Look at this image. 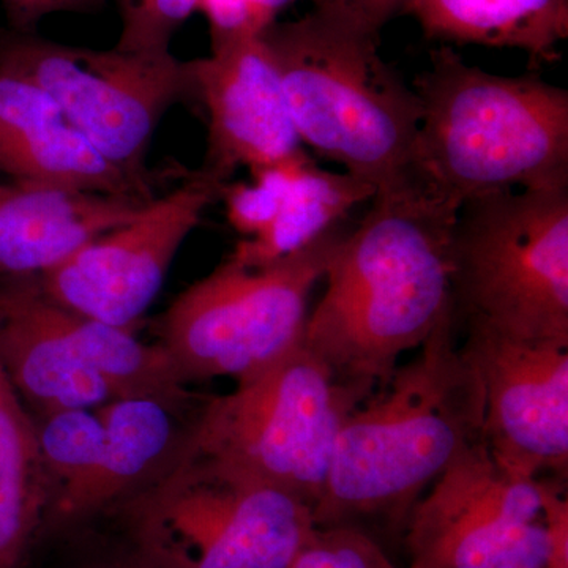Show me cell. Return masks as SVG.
<instances>
[{"mask_svg": "<svg viewBox=\"0 0 568 568\" xmlns=\"http://www.w3.org/2000/svg\"><path fill=\"white\" fill-rule=\"evenodd\" d=\"M148 203L37 183H0V274L43 275L132 220Z\"/></svg>", "mask_w": 568, "mask_h": 568, "instance_id": "16", "label": "cell"}, {"mask_svg": "<svg viewBox=\"0 0 568 568\" xmlns=\"http://www.w3.org/2000/svg\"><path fill=\"white\" fill-rule=\"evenodd\" d=\"M375 186L354 175L321 170L313 160L302 164L274 222L263 233L235 245L231 260L263 267L283 260L335 227L355 205L372 201Z\"/></svg>", "mask_w": 568, "mask_h": 568, "instance_id": "19", "label": "cell"}, {"mask_svg": "<svg viewBox=\"0 0 568 568\" xmlns=\"http://www.w3.org/2000/svg\"><path fill=\"white\" fill-rule=\"evenodd\" d=\"M409 511V568H547L540 478L497 465L478 440Z\"/></svg>", "mask_w": 568, "mask_h": 568, "instance_id": "10", "label": "cell"}, {"mask_svg": "<svg viewBox=\"0 0 568 568\" xmlns=\"http://www.w3.org/2000/svg\"><path fill=\"white\" fill-rule=\"evenodd\" d=\"M448 313L409 364L339 428L316 528L403 518L467 447L484 440L485 396Z\"/></svg>", "mask_w": 568, "mask_h": 568, "instance_id": "2", "label": "cell"}, {"mask_svg": "<svg viewBox=\"0 0 568 568\" xmlns=\"http://www.w3.org/2000/svg\"><path fill=\"white\" fill-rule=\"evenodd\" d=\"M36 420L43 465L59 489L77 484L99 463L106 428L99 407H69L41 414Z\"/></svg>", "mask_w": 568, "mask_h": 568, "instance_id": "22", "label": "cell"}, {"mask_svg": "<svg viewBox=\"0 0 568 568\" xmlns=\"http://www.w3.org/2000/svg\"><path fill=\"white\" fill-rule=\"evenodd\" d=\"M142 496L140 530L164 568H287L316 529L283 489L226 480L174 458Z\"/></svg>", "mask_w": 568, "mask_h": 568, "instance_id": "9", "label": "cell"}, {"mask_svg": "<svg viewBox=\"0 0 568 568\" xmlns=\"http://www.w3.org/2000/svg\"><path fill=\"white\" fill-rule=\"evenodd\" d=\"M0 173L13 182L153 200L108 162L48 93L0 74Z\"/></svg>", "mask_w": 568, "mask_h": 568, "instance_id": "14", "label": "cell"}, {"mask_svg": "<svg viewBox=\"0 0 568 568\" xmlns=\"http://www.w3.org/2000/svg\"><path fill=\"white\" fill-rule=\"evenodd\" d=\"M189 65L193 95L209 115L204 173L230 182L239 166L253 171L305 155L261 36L215 41L209 58Z\"/></svg>", "mask_w": 568, "mask_h": 568, "instance_id": "13", "label": "cell"}, {"mask_svg": "<svg viewBox=\"0 0 568 568\" xmlns=\"http://www.w3.org/2000/svg\"><path fill=\"white\" fill-rule=\"evenodd\" d=\"M13 278V276H11ZM0 366L22 402L41 414L111 402L102 377L82 361L37 276L0 287Z\"/></svg>", "mask_w": 568, "mask_h": 568, "instance_id": "15", "label": "cell"}, {"mask_svg": "<svg viewBox=\"0 0 568 568\" xmlns=\"http://www.w3.org/2000/svg\"><path fill=\"white\" fill-rule=\"evenodd\" d=\"M200 0H118L122 31L115 48L134 52L171 51V40L197 11Z\"/></svg>", "mask_w": 568, "mask_h": 568, "instance_id": "24", "label": "cell"}, {"mask_svg": "<svg viewBox=\"0 0 568 568\" xmlns=\"http://www.w3.org/2000/svg\"><path fill=\"white\" fill-rule=\"evenodd\" d=\"M261 39L302 144L376 193L418 182L420 100L381 58L377 33L313 9L301 20L274 22Z\"/></svg>", "mask_w": 568, "mask_h": 568, "instance_id": "4", "label": "cell"}, {"mask_svg": "<svg viewBox=\"0 0 568 568\" xmlns=\"http://www.w3.org/2000/svg\"><path fill=\"white\" fill-rule=\"evenodd\" d=\"M129 568H136V567H129ZM140 568H142V567H140Z\"/></svg>", "mask_w": 568, "mask_h": 568, "instance_id": "30", "label": "cell"}, {"mask_svg": "<svg viewBox=\"0 0 568 568\" xmlns=\"http://www.w3.org/2000/svg\"><path fill=\"white\" fill-rule=\"evenodd\" d=\"M313 3L317 10L338 14L379 36L381 29L405 9L406 0H313Z\"/></svg>", "mask_w": 568, "mask_h": 568, "instance_id": "28", "label": "cell"}, {"mask_svg": "<svg viewBox=\"0 0 568 568\" xmlns=\"http://www.w3.org/2000/svg\"><path fill=\"white\" fill-rule=\"evenodd\" d=\"M540 491L548 540L547 568H568V500L559 487L541 478Z\"/></svg>", "mask_w": 568, "mask_h": 568, "instance_id": "27", "label": "cell"}, {"mask_svg": "<svg viewBox=\"0 0 568 568\" xmlns=\"http://www.w3.org/2000/svg\"><path fill=\"white\" fill-rule=\"evenodd\" d=\"M0 74L48 93L108 162L142 185L164 112L193 95L189 62L171 51L71 47L7 24H0Z\"/></svg>", "mask_w": 568, "mask_h": 568, "instance_id": "8", "label": "cell"}, {"mask_svg": "<svg viewBox=\"0 0 568 568\" xmlns=\"http://www.w3.org/2000/svg\"><path fill=\"white\" fill-rule=\"evenodd\" d=\"M450 264L457 325L568 349V189L465 201Z\"/></svg>", "mask_w": 568, "mask_h": 568, "instance_id": "6", "label": "cell"}, {"mask_svg": "<svg viewBox=\"0 0 568 568\" xmlns=\"http://www.w3.org/2000/svg\"><path fill=\"white\" fill-rule=\"evenodd\" d=\"M36 420L0 366V568L20 567L50 497Z\"/></svg>", "mask_w": 568, "mask_h": 568, "instance_id": "20", "label": "cell"}, {"mask_svg": "<svg viewBox=\"0 0 568 568\" xmlns=\"http://www.w3.org/2000/svg\"><path fill=\"white\" fill-rule=\"evenodd\" d=\"M104 0H0L7 26L17 31L36 32L37 24L54 13L91 11Z\"/></svg>", "mask_w": 568, "mask_h": 568, "instance_id": "29", "label": "cell"}, {"mask_svg": "<svg viewBox=\"0 0 568 568\" xmlns=\"http://www.w3.org/2000/svg\"><path fill=\"white\" fill-rule=\"evenodd\" d=\"M287 568L398 567L372 537L354 525H339L313 530Z\"/></svg>", "mask_w": 568, "mask_h": 568, "instance_id": "25", "label": "cell"}, {"mask_svg": "<svg viewBox=\"0 0 568 568\" xmlns=\"http://www.w3.org/2000/svg\"><path fill=\"white\" fill-rule=\"evenodd\" d=\"M463 353L485 396L484 440L504 469L528 478L567 476L568 349L466 328Z\"/></svg>", "mask_w": 568, "mask_h": 568, "instance_id": "12", "label": "cell"}, {"mask_svg": "<svg viewBox=\"0 0 568 568\" xmlns=\"http://www.w3.org/2000/svg\"><path fill=\"white\" fill-rule=\"evenodd\" d=\"M417 181L458 207L470 197L568 189V92L536 74L500 77L444 47L414 82Z\"/></svg>", "mask_w": 568, "mask_h": 568, "instance_id": "3", "label": "cell"}, {"mask_svg": "<svg viewBox=\"0 0 568 568\" xmlns=\"http://www.w3.org/2000/svg\"><path fill=\"white\" fill-rule=\"evenodd\" d=\"M346 233L338 224L263 267L224 261L160 321L159 345L183 383L253 375L304 339L308 301Z\"/></svg>", "mask_w": 568, "mask_h": 568, "instance_id": "7", "label": "cell"}, {"mask_svg": "<svg viewBox=\"0 0 568 568\" xmlns=\"http://www.w3.org/2000/svg\"><path fill=\"white\" fill-rule=\"evenodd\" d=\"M59 316L78 354L102 377L112 398H151L168 406L185 398V383L162 345H144L132 328L81 316L61 305Z\"/></svg>", "mask_w": 568, "mask_h": 568, "instance_id": "21", "label": "cell"}, {"mask_svg": "<svg viewBox=\"0 0 568 568\" xmlns=\"http://www.w3.org/2000/svg\"><path fill=\"white\" fill-rule=\"evenodd\" d=\"M361 402L301 345L201 409L178 457L213 476L283 489L315 508L339 428Z\"/></svg>", "mask_w": 568, "mask_h": 568, "instance_id": "5", "label": "cell"}, {"mask_svg": "<svg viewBox=\"0 0 568 568\" xmlns=\"http://www.w3.org/2000/svg\"><path fill=\"white\" fill-rule=\"evenodd\" d=\"M106 439L99 463L77 484L59 489L58 518H82L102 510L152 473L174 436L166 403L151 398H115L100 406Z\"/></svg>", "mask_w": 568, "mask_h": 568, "instance_id": "17", "label": "cell"}, {"mask_svg": "<svg viewBox=\"0 0 568 568\" xmlns=\"http://www.w3.org/2000/svg\"><path fill=\"white\" fill-rule=\"evenodd\" d=\"M426 37L528 52L536 63L559 59L568 37V0H406Z\"/></svg>", "mask_w": 568, "mask_h": 568, "instance_id": "18", "label": "cell"}, {"mask_svg": "<svg viewBox=\"0 0 568 568\" xmlns=\"http://www.w3.org/2000/svg\"><path fill=\"white\" fill-rule=\"evenodd\" d=\"M308 160L312 159L305 153L298 159L253 170L250 183H224L220 200L226 205L231 226L245 239L263 233L278 215L297 171Z\"/></svg>", "mask_w": 568, "mask_h": 568, "instance_id": "23", "label": "cell"}, {"mask_svg": "<svg viewBox=\"0 0 568 568\" xmlns=\"http://www.w3.org/2000/svg\"><path fill=\"white\" fill-rule=\"evenodd\" d=\"M372 201L335 250L304 334L306 349L361 405L454 312L450 242L459 211L420 182Z\"/></svg>", "mask_w": 568, "mask_h": 568, "instance_id": "1", "label": "cell"}, {"mask_svg": "<svg viewBox=\"0 0 568 568\" xmlns=\"http://www.w3.org/2000/svg\"><path fill=\"white\" fill-rule=\"evenodd\" d=\"M293 0H200L197 11H203L211 26V40L260 37L271 28L276 18Z\"/></svg>", "mask_w": 568, "mask_h": 568, "instance_id": "26", "label": "cell"}, {"mask_svg": "<svg viewBox=\"0 0 568 568\" xmlns=\"http://www.w3.org/2000/svg\"><path fill=\"white\" fill-rule=\"evenodd\" d=\"M203 170L153 197L129 222L93 239L69 260L37 276L52 302L115 327L132 328L162 290L185 239L223 185Z\"/></svg>", "mask_w": 568, "mask_h": 568, "instance_id": "11", "label": "cell"}]
</instances>
